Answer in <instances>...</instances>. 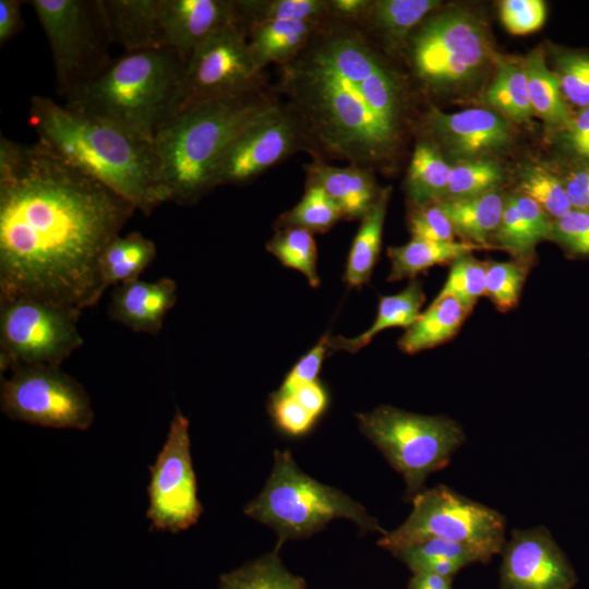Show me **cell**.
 Instances as JSON below:
<instances>
[{
  "label": "cell",
  "mask_w": 589,
  "mask_h": 589,
  "mask_svg": "<svg viewBox=\"0 0 589 589\" xmlns=\"http://www.w3.org/2000/svg\"><path fill=\"white\" fill-rule=\"evenodd\" d=\"M135 208L40 144L0 136V299L76 313L107 289L100 257Z\"/></svg>",
  "instance_id": "cell-1"
},
{
  "label": "cell",
  "mask_w": 589,
  "mask_h": 589,
  "mask_svg": "<svg viewBox=\"0 0 589 589\" xmlns=\"http://www.w3.org/2000/svg\"><path fill=\"white\" fill-rule=\"evenodd\" d=\"M277 91L300 121L312 158L372 170L396 153L402 85L358 25L330 20L279 65Z\"/></svg>",
  "instance_id": "cell-2"
},
{
  "label": "cell",
  "mask_w": 589,
  "mask_h": 589,
  "mask_svg": "<svg viewBox=\"0 0 589 589\" xmlns=\"http://www.w3.org/2000/svg\"><path fill=\"white\" fill-rule=\"evenodd\" d=\"M28 123L40 144L143 214L169 201L153 142L39 95L31 98Z\"/></svg>",
  "instance_id": "cell-3"
},
{
  "label": "cell",
  "mask_w": 589,
  "mask_h": 589,
  "mask_svg": "<svg viewBox=\"0 0 589 589\" xmlns=\"http://www.w3.org/2000/svg\"><path fill=\"white\" fill-rule=\"evenodd\" d=\"M279 101L263 84L196 103L173 115L153 141L169 201L193 205L215 189L216 170L228 146Z\"/></svg>",
  "instance_id": "cell-4"
},
{
  "label": "cell",
  "mask_w": 589,
  "mask_h": 589,
  "mask_svg": "<svg viewBox=\"0 0 589 589\" xmlns=\"http://www.w3.org/2000/svg\"><path fill=\"white\" fill-rule=\"evenodd\" d=\"M185 63L170 49L125 52L65 99V106L153 142L180 108Z\"/></svg>",
  "instance_id": "cell-5"
},
{
  "label": "cell",
  "mask_w": 589,
  "mask_h": 589,
  "mask_svg": "<svg viewBox=\"0 0 589 589\" xmlns=\"http://www.w3.org/2000/svg\"><path fill=\"white\" fill-rule=\"evenodd\" d=\"M244 514L275 530L277 549L287 540L312 536L336 518L350 519L362 532H387L350 496L304 473L289 450H275L269 478Z\"/></svg>",
  "instance_id": "cell-6"
},
{
  "label": "cell",
  "mask_w": 589,
  "mask_h": 589,
  "mask_svg": "<svg viewBox=\"0 0 589 589\" xmlns=\"http://www.w3.org/2000/svg\"><path fill=\"white\" fill-rule=\"evenodd\" d=\"M361 432L381 450L406 482L411 500L432 472L445 468L466 440L461 426L444 416L380 406L357 414Z\"/></svg>",
  "instance_id": "cell-7"
},
{
  "label": "cell",
  "mask_w": 589,
  "mask_h": 589,
  "mask_svg": "<svg viewBox=\"0 0 589 589\" xmlns=\"http://www.w3.org/2000/svg\"><path fill=\"white\" fill-rule=\"evenodd\" d=\"M49 43L57 93L68 99L109 64L113 43L103 0H32Z\"/></svg>",
  "instance_id": "cell-8"
},
{
  "label": "cell",
  "mask_w": 589,
  "mask_h": 589,
  "mask_svg": "<svg viewBox=\"0 0 589 589\" xmlns=\"http://www.w3.org/2000/svg\"><path fill=\"white\" fill-rule=\"evenodd\" d=\"M412 510L395 530L383 534L377 544L388 551L429 539L466 544L490 562L505 545V518L497 510L438 484L417 493Z\"/></svg>",
  "instance_id": "cell-9"
},
{
  "label": "cell",
  "mask_w": 589,
  "mask_h": 589,
  "mask_svg": "<svg viewBox=\"0 0 589 589\" xmlns=\"http://www.w3.org/2000/svg\"><path fill=\"white\" fill-rule=\"evenodd\" d=\"M406 43L416 76L433 89L471 82L485 67L490 52L483 27L464 12L426 19Z\"/></svg>",
  "instance_id": "cell-10"
},
{
  "label": "cell",
  "mask_w": 589,
  "mask_h": 589,
  "mask_svg": "<svg viewBox=\"0 0 589 589\" xmlns=\"http://www.w3.org/2000/svg\"><path fill=\"white\" fill-rule=\"evenodd\" d=\"M81 314L28 297L0 299L1 373L22 365H55L83 344Z\"/></svg>",
  "instance_id": "cell-11"
},
{
  "label": "cell",
  "mask_w": 589,
  "mask_h": 589,
  "mask_svg": "<svg viewBox=\"0 0 589 589\" xmlns=\"http://www.w3.org/2000/svg\"><path fill=\"white\" fill-rule=\"evenodd\" d=\"M1 378L2 412L14 421L52 429L87 430L94 410L85 388L55 365H22Z\"/></svg>",
  "instance_id": "cell-12"
},
{
  "label": "cell",
  "mask_w": 589,
  "mask_h": 589,
  "mask_svg": "<svg viewBox=\"0 0 589 589\" xmlns=\"http://www.w3.org/2000/svg\"><path fill=\"white\" fill-rule=\"evenodd\" d=\"M189 419L179 410L151 466L146 517L155 530L180 532L197 522L202 505L191 457Z\"/></svg>",
  "instance_id": "cell-13"
},
{
  "label": "cell",
  "mask_w": 589,
  "mask_h": 589,
  "mask_svg": "<svg viewBox=\"0 0 589 589\" xmlns=\"http://www.w3.org/2000/svg\"><path fill=\"white\" fill-rule=\"evenodd\" d=\"M263 84L245 32L236 22L209 36L189 56L178 111L203 100L238 94Z\"/></svg>",
  "instance_id": "cell-14"
},
{
  "label": "cell",
  "mask_w": 589,
  "mask_h": 589,
  "mask_svg": "<svg viewBox=\"0 0 589 589\" xmlns=\"http://www.w3.org/2000/svg\"><path fill=\"white\" fill-rule=\"evenodd\" d=\"M306 140L296 115L279 101L242 130L224 153L215 188L248 183L291 154L306 151Z\"/></svg>",
  "instance_id": "cell-15"
},
{
  "label": "cell",
  "mask_w": 589,
  "mask_h": 589,
  "mask_svg": "<svg viewBox=\"0 0 589 589\" xmlns=\"http://www.w3.org/2000/svg\"><path fill=\"white\" fill-rule=\"evenodd\" d=\"M502 589H572L576 574L543 526L515 529L502 551Z\"/></svg>",
  "instance_id": "cell-16"
},
{
  "label": "cell",
  "mask_w": 589,
  "mask_h": 589,
  "mask_svg": "<svg viewBox=\"0 0 589 589\" xmlns=\"http://www.w3.org/2000/svg\"><path fill=\"white\" fill-rule=\"evenodd\" d=\"M424 122L434 140L462 160L498 152L508 145L512 136L508 121L497 111L485 108L447 113L432 107Z\"/></svg>",
  "instance_id": "cell-17"
},
{
  "label": "cell",
  "mask_w": 589,
  "mask_h": 589,
  "mask_svg": "<svg viewBox=\"0 0 589 589\" xmlns=\"http://www.w3.org/2000/svg\"><path fill=\"white\" fill-rule=\"evenodd\" d=\"M159 12L166 49L185 61L205 39L237 22L235 0H160Z\"/></svg>",
  "instance_id": "cell-18"
},
{
  "label": "cell",
  "mask_w": 589,
  "mask_h": 589,
  "mask_svg": "<svg viewBox=\"0 0 589 589\" xmlns=\"http://www.w3.org/2000/svg\"><path fill=\"white\" fill-rule=\"evenodd\" d=\"M177 284L169 277L156 281L135 279L116 286L108 314L135 333L158 334L167 313L176 304Z\"/></svg>",
  "instance_id": "cell-19"
},
{
  "label": "cell",
  "mask_w": 589,
  "mask_h": 589,
  "mask_svg": "<svg viewBox=\"0 0 589 589\" xmlns=\"http://www.w3.org/2000/svg\"><path fill=\"white\" fill-rule=\"evenodd\" d=\"M305 185L321 188L347 220L362 219L376 202L381 190L372 171L354 165L334 166L321 158L304 165Z\"/></svg>",
  "instance_id": "cell-20"
},
{
  "label": "cell",
  "mask_w": 589,
  "mask_h": 589,
  "mask_svg": "<svg viewBox=\"0 0 589 589\" xmlns=\"http://www.w3.org/2000/svg\"><path fill=\"white\" fill-rule=\"evenodd\" d=\"M317 21H262L243 28L259 71L271 63L285 64L296 58L328 23Z\"/></svg>",
  "instance_id": "cell-21"
},
{
  "label": "cell",
  "mask_w": 589,
  "mask_h": 589,
  "mask_svg": "<svg viewBox=\"0 0 589 589\" xmlns=\"http://www.w3.org/2000/svg\"><path fill=\"white\" fill-rule=\"evenodd\" d=\"M113 43L125 52L166 49L160 0H103Z\"/></svg>",
  "instance_id": "cell-22"
},
{
  "label": "cell",
  "mask_w": 589,
  "mask_h": 589,
  "mask_svg": "<svg viewBox=\"0 0 589 589\" xmlns=\"http://www.w3.org/2000/svg\"><path fill=\"white\" fill-rule=\"evenodd\" d=\"M424 301L421 283L417 279L411 280L400 292L380 297L376 317L365 332L352 338L330 337L329 349L356 353L385 329L393 327L407 329L420 315Z\"/></svg>",
  "instance_id": "cell-23"
},
{
  "label": "cell",
  "mask_w": 589,
  "mask_h": 589,
  "mask_svg": "<svg viewBox=\"0 0 589 589\" xmlns=\"http://www.w3.org/2000/svg\"><path fill=\"white\" fill-rule=\"evenodd\" d=\"M454 227L455 233L464 241L489 248L502 218L505 197L497 191L464 197L438 201Z\"/></svg>",
  "instance_id": "cell-24"
},
{
  "label": "cell",
  "mask_w": 589,
  "mask_h": 589,
  "mask_svg": "<svg viewBox=\"0 0 589 589\" xmlns=\"http://www.w3.org/2000/svg\"><path fill=\"white\" fill-rule=\"evenodd\" d=\"M469 313L454 297L437 294L406 329L398 346L408 354L436 347L457 334Z\"/></svg>",
  "instance_id": "cell-25"
},
{
  "label": "cell",
  "mask_w": 589,
  "mask_h": 589,
  "mask_svg": "<svg viewBox=\"0 0 589 589\" xmlns=\"http://www.w3.org/2000/svg\"><path fill=\"white\" fill-rule=\"evenodd\" d=\"M440 5L436 0H375L358 24L377 33L388 46L405 44L413 29Z\"/></svg>",
  "instance_id": "cell-26"
},
{
  "label": "cell",
  "mask_w": 589,
  "mask_h": 589,
  "mask_svg": "<svg viewBox=\"0 0 589 589\" xmlns=\"http://www.w3.org/2000/svg\"><path fill=\"white\" fill-rule=\"evenodd\" d=\"M392 188L385 187L372 206L361 219L348 254L344 278L350 287L365 285L377 262L384 221Z\"/></svg>",
  "instance_id": "cell-27"
},
{
  "label": "cell",
  "mask_w": 589,
  "mask_h": 589,
  "mask_svg": "<svg viewBox=\"0 0 589 589\" xmlns=\"http://www.w3.org/2000/svg\"><path fill=\"white\" fill-rule=\"evenodd\" d=\"M484 249L467 241L438 242L412 238L408 243L387 248L390 262L388 281L414 278L434 265L453 263L472 251Z\"/></svg>",
  "instance_id": "cell-28"
},
{
  "label": "cell",
  "mask_w": 589,
  "mask_h": 589,
  "mask_svg": "<svg viewBox=\"0 0 589 589\" xmlns=\"http://www.w3.org/2000/svg\"><path fill=\"white\" fill-rule=\"evenodd\" d=\"M522 68L533 112L558 132L568 123L573 111L563 98L555 74L546 65L543 50L530 52Z\"/></svg>",
  "instance_id": "cell-29"
},
{
  "label": "cell",
  "mask_w": 589,
  "mask_h": 589,
  "mask_svg": "<svg viewBox=\"0 0 589 589\" xmlns=\"http://www.w3.org/2000/svg\"><path fill=\"white\" fill-rule=\"evenodd\" d=\"M449 171L450 166L432 142L418 141L406 177V190L411 205L424 206L443 200Z\"/></svg>",
  "instance_id": "cell-30"
},
{
  "label": "cell",
  "mask_w": 589,
  "mask_h": 589,
  "mask_svg": "<svg viewBox=\"0 0 589 589\" xmlns=\"http://www.w3.org/2000/svg\"><path fill=\"white\" fill-rule=\"evenodd\" d=\"M157 254L154 241L133 231L116 237L100 257V271L105 286L120 285L139 279Z\"/></svg>",
  "instance_id": "cell-31"
},
{
  "label": "cell",
  "mask_w": 589,
  "mask_h": 589,
  "mask_svg": "<svg viewBox=\"0 0 589 589\" xmlns=\"http://www.w3.org/2000/svg\"><path fill=\"white\" fill-rule=\"evenodd\" d=\"M484 101L500 115L517 122L533 116L522 65L500 61L495 76L485 91Z\"/></svg>",
  "instance_id": "cell-32"
},
{
  "label": "cell",
  "mask_w": 589,
  "mask_h": 589,
  "mask_svg": "<svg viewBox=\"0 0 589 589\" xmlns=\"http://www.w3.org/2000/svg\"><path fill=\"white\" fill-rule=\"evenodd\" d=\"M218 589H306L303 578L283 565L278 550L230 573L223 574Z\"/></svg>",
  "instance_id": "cell-33"
},
{
  "label": "cell",
  "mask_w": 589,
  "mask_h": 589,
  "mask_svg": "<svg viewBox=\"0 0 589 589\" xmlns=\"http://www.w3.org/2000/svg\"><path fill=\"white\" fill-rule=\"evenodd\" d=\"M241 27L276 20L330 21L327 0H236Z\"/></svg>",
  "instance_id": "cell-34"
},
{
  "label": "cell",
  "mask_w": 589,
  "mask_h": 589,
  "mask_svg": "<svg viewBox=\"0 0 589 589\" xmlns=\"http://www.w3.org/2000/svg\"><path fill=\"white\" fill-rule=\"evenodd\" d=\"M266 250L284 266L300 272L311 287L321 284L317 274V248L313 233L292 227L277 228Z\"/></svg>",
  "instance_id": "cell-35"
},
{
  "label": "cell",
  "mask_w": 589,
  "mask_h": 589,
  "mask_svg": "<svg viewBox=\"0 0 589 589\" xmlns=\"http://www.w3.org/2000/svg\"><path fill=\"white\" fill-rule=\"evenodd\" d=\"M341 219V212L321 188L305 185L301 200L279 216L276 228L292 227L324 233Z\"/></svg>",
  "instance_id": "cell-36"
},
{
  "label": "cell",
  "mask_w": 589,
  "mask_h": 589,
  "mask_svg": "<svg viewBox=\"0 0 589 589\" xmlns=\"http://www.w3.org/2000/svg\"><path fill=\"white\" fill-rule=\"evenodd\" d=\"M414 573H422L435 563L454 561L465 566L473 563H486L474 549L454 541L429 539L392 551Z\"/></svg>",
  "instance_id": "cell-37"
},
{
  "label": "cell",
  "mask_w": 589,
  "mask_h": 589,
  "mask_svg": "<svg viewBox=\"0 0 589 589\" xmlns=\"http://www.w3.org/2000/svg\"><path fill=\"white\" fill-rule=\"evenodd\" d=\"M518 191L533 200L551 219L573 208L561 176L544 167L524 168L519 175Z\"/></svg>",
  "instance_id": "cell-38"
},
{
  "label": "cell",
  "mask_w": 589,
  "mask_h": 589,
  "mask_svg": "<svg viewBox=\"0 0 589 589\" xmlns=\"http://www.w3.org/2000/svg\"><path fill=\"white\" fill-rule=\"evenodd\" d=\"M503 179V169L494 160L466 159L450 167L444 199H464L497 190Z\"/></svg>",
  "instance_id": "cell-39"
},
{
  "label": "cell",
  "mask_w": 589,
  "mask_h": 589,
  "mask_svg": "<svg viewBox=\"0 0 589 589\" xmlns=\"http://www.w3.org/2000/svg\"><path fill=\"white\" fill-rule=\"evenodd\" d=\"M553 65L566 104L577 110L589 107V51L555 48Z\"/></svg>",
  "instance_id": "cell-40"
},
{
  "label": "cell",
  "mask_w": 589,
  "mask_h": 589,
  "mask_svg": "<svg viewBox=\"0 0 589 589\" xmlns=\"http://www.w3.org/2000/svg\"><path fill=\"white\" fill-rule=\"evenodd\" d=\"M485 294L501 312H507L519 301L529 265L525 260L485 262Z\"/></svg>",
  "instance_id": "cell-41"
},
{
  "label": "cell",
  "mask_w": 589,
  "mask_h": 589,
  "mask_svg": "<svg viewBox=\"0 0 589 589\" xmlns=\"http://www.w3.org/2000/svg\"><path fill=\"white\" fill-rule=\"evenodd\" d=\"M485 262L470 254L462 255L452 263L448 277L440 296H452L468 311H471L480 297L485 294Z\"/></svg>",
  "instance_id": "cell-42"
},
{
  "label": "cell",
  "mask_w": 589,
  "mask_h": 589,
  "mask_svg": "<svg viewBox=\"0 0 589 589\" xmlns=\"http://www.w3.org/2000/svg\"><path fill=\"white\" fill-rule=\"evenodd\" d=\"M495 243L516 260L531 259L540 240L519 215L510 196L505 197L501 221L492 236Z\"/></svg>",
  "instance_id": "cell-43"
},
{
  "label": "cell",
  "mask_w": 589,
  "mask_h": 589,
  "mask_svg": "<svg viewBox=\"0 0 589 589\" xmlns=\"http://www.w3.org/2000/svg\"><path fill=\"white\" fill-rule=\"evenodd\" d=\"M548 239L572 255L589 256V209L572 208L563 216L551 219Z\"/></svg>",
  "instance_id": "cell-44"
},
{
  "label": "cell",
  "mask_w": 589,
  "mask_h": 589,
  "mask_svg": "<svg viewBox=\"0 0 589 589\" xmlns=\"http://www.w3.org/2000/svg\"><path fill=\"white\" fill-rule=\"evenodd\" d=\"M408 228L414 239L452 242L455 230L438 202L424 206H412L408 216Z\"/></svg>",
  "instance_id": "cell-45"
},
{
  "label": "cell",
  "mask_w": 589,
  "mask_h": 589,
  "mask_svg": "<svg viewBox=\"0 0 589 589\" xmlns=\"http://www.w3.org/2000/svg\"><path fill=\"white\" fill-rule=\"evenodd\" d=\"M555 144L572 164H589V107L573 111L568 123L555 132Z\"/></svg>",
  "instance_id": "cell-46"
},
{
  "label": "cell",
  "mask_w": 589,
  "mask_h": 589,
  "mask_svg": "<svg viewBox=\"0 0 589 589\" xmlns=\"http://www.w3.org/2000/svg\"><path fill=\"white\" fill-rule=\"evenodd\" d=\"M330 335L325 334L290 370L273 397L292 396L302 386L317 381L325 356L329 350Z\"/></svg>",
  "instance_id": "cell-47"
},
{
  "label": "cell",
  "mask_w": 589,
  "mask_h": 589,
  "mask_svg": "<svg viewBox=\"0 0 589 589\" xmlns=\"http://www.w3.org/2000/svg\"><path fill=\"white\" fill-rule=\"evenodd\" d=\"M500 9L504 26L515 35L539 29L546 15L545 3L541 0H504Z\"/></svg>",
  "instance_id": "cell-48"
},
{
  "label": "cell",
  "mask_w": 589,
  "mask_h": 589,
  "mask_svg": "<svg viewBox=\"0 0 589 589\" xmlns=\"http://www.w3.org/2000/svg\"><path fill=\"white\" fill-rule=\"evenodd\" d=\"M271 413L280 430L294 436L306 433L316 420L293 396H272Z\"/></svg>",
  "instance_id": "cell-49"
},
{
  "label": "cell",
  "mask_w": 589,
  "mask_h": 589,
  "mask_svg": "<svg viewBox=\"0 0 589 589\" xmlns=\"http://www.w3.org/2000/svg\"><path fill=\"white\" fill-rule=\"evenodd\" d=\"M561 176L573 208L589 209V164L568 163Z\"/></svg>",
  "instance_id": "cell-50"
},
{
  "label": "cell",
  "mask_w": 589,
  "mask_h": 589,
  "mask_svg": "<svg viewBox=\"0 0 589 589\" xmlns=\"http://www.w3.org/2000/svg\"><path fill=\"white\" fill-rule=\"evenodd\" d=\"M521 218L529 226L536 237L541 241L548 239L551 226V218L530 197L515 193L509 195Z\"/></svg>",
  "instance_id": "cell-51"
},
{
  "label": "cell",
  "mask_w": 589,
  "mask_h": 589,
  "mask_svg": "<svg viewBox=\"0 0 589 589\" xmlns=\"http://www.w3.org/2000/svg\"><path fill=\"white\" fill-rule=\"evenodd\" d=\"M370 0H327L330 20L358 25L368 12Z\"/></svg>",
  "instance_id": "cell-52"
},
{
  "label": "cell",
  "mask_w": 589,
  "mask_h": 589,
  "mask_svg": "<svg viewBox=\"0 0 589 589\" xmlns=\"http://www.w3.org/2000/svg\"><path fill=\"white\" fill-rule=\"evenodd\" d=\"M21 0H0V45L12 39L22 28Z\"/></svg>",
  "instance_id": "cell-53"
},
{
  "label": "cell",
  "mask_w": 589,
  "mask_h": 589,
  "mask_svg": "<svg viewBox=\"0 0 589 589\" xmlns=\"http://www.w3.org/2000/svg\"><path fill=\"white\" fill-rule=\"evenodd\" d=\"M292 396L315 419L323 413L328 404L327 393L318 381L302 386Z\"/></svg>",
  "instance_id": "cell-54"
},
{
  "label": "cell",
  "mask_w": 589,
  "mask_h": 589,
  "mask_svg": "<svg viewBox=\"0 0 589 589\" xmlns=\"http://www.w3.org/2000/svg\"><path fill=\"white\" fill-rule=\"evenodd\" d=\"M453 578L431 573H414L406 589H452Z\"/></svg>",
  "instance_id": "cell-55"
}]
</instances>
